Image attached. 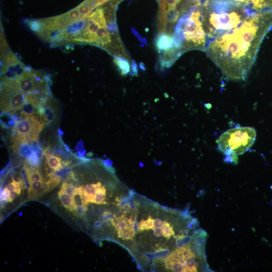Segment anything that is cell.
<instances>
[{"label": "cell", "mask_w": 272, "mask_h": 272, "mask_svg": "<svg viewBox=\"0 0 272 272\" xmlns=\"http://www.w3.org/2000/svg\"><path fill=\"white\" fill-rule=\"evenodd\" d=\"M256 136L255 130L248 126L235 127L223 133L217 143L218 150L225 155V162L237 164V156L252 146Z\"/></svg>", "instance_id": "6da1fadb"}, {"label": "cell", "mask_w": 272, "mask_h": 272, "mask_svg": "<svg viewBox=\"0 0 272 272\" xmlns=\"http://www.w3.org/2000/svg\"><path fill=\"white\" fill-rule=\"evenodd\" d=\"M46 124L37 115L25 117L16 121L12 132V146L22 143L37 142L39 133Z\"/></svg>", "instance_id": "7a4b0ae2"}, {"label": "cell", "mask_w": 272, "mask_h": 272, "mask_svg": "<svg viewBox=\"0 0 272 272\" xmlns=\"http://www.w3.org/2000/svg\"><path fill=\"white\" fill-rule=\"evenodd\" d=\"M155 43L157 50L160 53L173 49L180 51L175 47L173 37L165 32L161 33L157 37Z\"/></svg>", "instance_id": "3957f363"}, {"label": "cell", "mask_w": 272, "mask_h": 272, "mask_svg": "<svg viewBox=\"0 0 272 272\" xmlns=\"http://www.w3.org/2000/svg\"><path fill=\"white\" fill-rule=\"evenodd\" d=\"M23 169L29 184L35 181L43 180L42 175L38 167L31 166L25 162Z\"/></svg>", "instance_id": "277c9868"}, {"label": "cell", "mask_w": 272, "mask_h": 272, "mask_svg": "<svg viewBox=\"0 0 272 272\" xmlns=\"http://www.w3.org/2000/svg\"><path fill=\"white\" fill-rule=\"evenodd\" d=\"M101 186L102 184L100 182L88 184L85 186L84 190L85 205H87L89 202H93L97 188Z\"/></svg>", "instance_id": "5b68a950"}, {"label": "cell", "mask_w": 272, "mask_h": 272, "mask_svg": "<svg viewBox=\"0 0 272 272\" xmlns=\"http://www.w3.org/2000/svg\"><path fill=\"white\" fill-rule=\"evenodd\" d=\"M29 185L28 191L29 199L35 198V196L45 192V183L43 180L32 182Z\"/></svg>", "instance_id": "8992f818"}, {"label": "cell", "mask_w": 272, "mask_h": 272, "mask_svg": "<svg viewBox=\"0 0 272 272\" xmlns=\"http://www.w3.org/2000/svg\"><path fill=\"white\" fill-rule=\"evenodd\" d=\"M47 164L49 168L55 172L59 171L63 168L61 158L58 155L45 156Z\"/></svg>", "instance_id": "52a82bcc"}, {"label": "cell", "mask_w": 272, "mask_h": 272, "mask_svg": "<svg viewBox=\"0 0 272 272\" xmlns=\"http://www.w3.org/2000/svg\"><path fill=\"white\" fill-rule=\"evenodd\" d=\"M58 197L63 206L71 212L75 211L72 196L60 189L58 192Z\"/></svg>", "instance_id": "ba28073f"}, {"label": "cell", "mask_w": 272, "mask_h": 272, "mask_svg": "<svg viewBox=\"0 0 272 272\" xmlns=\"http://www.w3.org/2000/svg\"><path fill=\"white\" fill-rule=\"evenodd\" d=\"M114 62L118 67L122 75L125 76L129 72L130 65L129 62L126 59L119 56H115Z\"/></svg>", "instance_id": "9c48e42d"}, {"label": "cell", "mask_w": 272, "mask_h": 272, "mask_svg": "<svg viewBox=\"0 0 272 272\" xmlns=\"http://www.w3.org/2000/svg\"><path fill=\"white\" fill-rule=\"evenodd\" d=\"M38 107L30 103H25L21 109V116L25 117L30 116L37 114Z\"/></svg>", "instance_id": "30bf717a"}, {"label": "cell", "mask_w": 272, "mask_h": 272, "mask_svg": "<svg viewBox=\"0 0 272 272\" xmlns=\"http://www.w3.org/2000/svg\"><path fill=\"white\" fill-rule=\"evenodd\" d=\"M106 190L104 186L102 185L97 188L96 193L94 198L93 202L96 204H106Z\"/></svg>", "instance_id": "8fae6325"}, {"label": "cell", "mask_w": 272, "mask_h": 272, "mask_svg": "<svg viewBox=\"0 0 272 272\" xmlns=\"http://www.w3.org/2000/svg\"><path fill=\"white\" fill-rule=\"evenodd\" d=\"M117 235L119 238L123 240L132 239L135 233L133 228L127 225L123 229L117 231Z\"/></svg>", "instance_id": "7c38bea8"}, {"label": "cell", "mask_w": 272, "mask_h": 272, "mask_svg": "<svg viewBox=\"0 0 272 272\" xmlns=\"http://www.w3.org/2000/svg\"><path fill=\"white\" fill-rule=\"evenodd\" d=\"M60 176L55 175L45 183V192H48L55 187L60 182Z\"/></svg>", "instance_id": "4fadbf2b"}, {"label": "cell", "mask_w": 272, "mask_h": 272, "mask_svg": "<svg viewBox=\"0 0 272 272\" xmlns=\"http://www.w3.org/2000/svg\"><path fill=\"white\" fill-rule=\"evenodd\" d=\"M154 220L150 216H149L148 219L146 220H141L139 223V229L141 231L146 230H149L150 229H153L154 228Z\"/></svg>", "instance_id": "5bb4252c"}, {"label": "cell", "mask_w": 272, "mask_h": 272, "mask_svg": "<svg viewBox=\"0 0 272 272\" xmlns=\"http://www.w3.org/2000/svg\"><path fill=\"white\" fill-rule=\"evenodd\" d=\"M39 158L36 153L32 151L31 154L26 158L25 162L31 166L38 167L40 163Z\"/></svg>", "instance_id": "9a60e30c"}, {"label": "cell", "mask_w": 272, "mask_h": 272, "mask_svg": "<svg viewBox=\"0 0 272 272\" xmlns=\"http://www.w3.org/2000/svg\"><path fill=\"white\" fill-rule=\"evenodd\" d=\"M162 228L163 230V236L169 239L172 235H174L175 232L173 227L167 221H165L163 223Z\"/></svg>", "instance_id": "2e32d148"}, {"label": "cell", "mask_w": 272, "mask_h": 272, "mask_svg": "<svg viewBox=\"0 0 272 272\" xmlns=\"http://www.w3.org/2000/svg\"><path fill=\"white\" fill-rule=\"evenodd\" d=\"M75 187L71 183L64 181L62 183L60 189L65 191L71 196H72Z\"/></svg>", "instance_id": "e0dca14e"}, {"label": "cell", "mask_w": 272, "mask_h": 272, "mask_svg": "<svg viewBox=\"0 0 272 272\" xmlns=\"http://www.w3.org/2000/svg\"><path fill=\"white\" fill-rule=\"evenodd\" d=\"M87 210V205L82 204L77 207L75 213L77 216L82 218L85 215Z\"/></svg>", "instance_id": "ac0fdd59"}, {"label": "cell", "mask_w": 272, "mask_h": 272, "mask_svg": "<svg viewBox=\"0 0 272 272\" xmlns=\"http://www.w3.org/2000/svg\"><path fill=\"white\" fill-rule=\"evenodd\" d=\"M78 155L80 157H82L86 153V151L84 149L83 143L82 141L81 140L77 144L75 148Z\"/></svg>", "instance_id": "d6986e66"}, {"label": "cell", "mask_w": 272, "mask_h": 272, "mask_svg": "<svg viewBox=\"0 0 272 272\" xmlns=\"http://www.w3.org/2000/svg\"><path fill=\"white\" fill-rule=\"evenodd\" d=\"M11 192V191H10L7 187L4 188L2 192V194H1V198L2 200L8 202L10 197Z\"/></svg>", "instance_id": "ffe728a7"}, {"label": "cell", "mask_w": 272, "mask_h": 272, "mask_svg": "<svg viewBox=\"0 0 272 272\" xmlns=\"http://www.w3.org/2000/svg\"><path fill=\"white\" fill-rule=\"evenodd\" d=\"M115 215L113 216L112 214L109 211H105L102 214V220L104 221H106L111 219Z\"/></svg>", "instance_id": "44dd1931"}, {"label": "cell", "mask_w": 272, "mask_h": 272, "mask_svg": "<svg viewBox=\"0 0 272 272\" xmlns=\"http://www.w3.org/2000/svg\"><path fill=\"white\" fill-rule=\"evenodd\" d=\"M153 231L155 236L157 237H160L163 235V230L162 227L154 228Z\"/></svg>", "instance_id": "7402d4cb"}, {"label": "cell", "mask_w": 272, "mask_h": 272, "mask_svg": "<svg viewBox=\"0 0 272 272\" xmlns=\"http://www.w3.org/2000/svg\"><path fill=\"white\" fill-rule=\"evenodd\" d=\"M255 6H259L263 3L272 1V0H250Z\"/></svg>", "instance_id": "603a6c76"}, {"label": "cell", "mask_w": 272, "mask_h": 272, "mask_svg": "<svg viewBox=\"0 0 272 272\" xmlns=\"http://www.w3.org/2000/svg\"><path fill=\"white\" fill-rule=\"evenodd\" d=\"M163 222L160 219H155L154 221V226L155 228L162 227Z\"/></svg>", "instance_id": "cb8c5ba5"}, {"label": "cell", "mask_w": 272, "mask_h": 272, "mask_svg": "<svg viewBox=\"0 0 272 272\" xmlns=\"http://www.w3.org/2000/svg\"><path fill=\"white\" fill-rule=\"evenodd\" d=\"M19 194L15 192V191H12L11 192L10 197L9 199L8 202H12L13 201V200L16 198Z\"/></svg>", "instance_id": "d4e9b609"}, {"label": "cell", "mask_w": 272, "mask_h": 272, "mask_svg": "<svg viewBox=\"0 0 272 272\" xmlns=\"http://www.w3.org/2000/svg\"><path fill=\"white\" fill-rule=\"evenodd\" d=\"M131 69L133 75H136L138 74V69L135 62L133 60L131 63Z\"/></svg>", "instance_id": "484cf974"}, {"label": "cell", "mask_w": 272, "mask_h": 272, "mask_svg": "<svg viewBox=\"0 0 272 272\" xmlns=\"http://www.w3.org/2000/svg\"><path fill=\"white\" fill-rule=\"evenodd\" d=\"M102 224V222L100 221H97L94 224V226L96 227H100Z\"/></svg>", "instance_id": "4316f807"}, {"label": "cell", "mask_w": 272, "mask_h": 272, "mask_svg": "<svg viewBox=\"0 0 272 272\" xmlns=\"http://www.w3.org/2000/svg\"><path fill=\"white\" fill-rule=\"evenodd\" d=\"M177 1L179 3L180 2H181V0H177Z\"/></svg>", "instance_id": "83f0119b"}]
</instances>
